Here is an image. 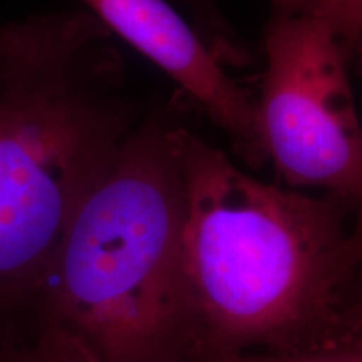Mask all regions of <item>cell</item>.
Returning a JSON list of instances; mask_svg holds the SVG:
<instances>
[{
	"label": "cell",
	"mask_w": 362,
	"mask_h": 362,
	"mask_svg": "<svg viewBox=\"0 0 362 362\" xmlns=\"http://www.w3.org/2000/svg\"><path fill=\"white\" fill-rule=\"evenodd\" d=\"M171 144L185 183L188 362L329 341L354 275L344 202L257 180L178 123Z\"/></svg>",
	"instance_id": "1"
},
{
	"label": "cell",
	"mask_w": 362,
	"mask_h": 362,
	"mask_svg": "<svg viewBox=\"0 0 362 362\" xmlns=\"http://www.w3.org/2000/svg\"><path fill=\"white\" fill-rule=\"evenodd\" d=\"M143 111L86 11L0 25V339L24 327L86 197Z\"/></svg>",
	"instance_id": "2"
},
{
	"label": "cell",
	"mask_w": 362,
	"mask_h": 362,
	"mask_svg": "<svg viewBox=\"0 0 362 362\" xmlns=\"http://www.w3.org/2000/svg\"><path fill=\"white\" fill-rule=\"evenodd\" d=\"M173 124L165 107L141 116L72 218L25 325L64 330L101 362L189 361Z\"/></svg>",
	"instance_id": "3"
},
{
	"label": "cell",
	"mask_w": 362,
	"mask_h": 362,
	"mask_svg": "<svg viewBox=\"0 0 362 362\" xmlns=\"http://www.w3.org/2000/svg\"><path fill=\"white\" fill-rule=\"evenodd\" d=\"M342 44L322 16L272 12L255 107L264 160L287 188L322 189L357 203L362 128Z\"/></svg>",
	"instance_id": "4"
},
{
	"label": "cell",
	"mask_w": 362,
	"mask_h": 362,
	"mask_svg": "<svg viewBox=\"0 0 362 362\" xmlns=\"http://www.w3.org/2000/svg\"><path fill=\"white\" fill-rule=\"evenodd\" d=\"M86 12L165 72L252 166L265 163L257 107L166 0H81Z\"/></svg>",
	"instance_id": "5"
},
{
	"label": "cell",
	"mask_w": 362,
	"mask_h": 362,
	"mask_svg": "<svg viewBox=\"0 0 362 362\" xmlns=\"http://www.w3.org/2000/svg\"><path fill=\"white\" fill-rule=\"evenodd\" d=\"M0 362H101L83 342L51 325H25L0 339Z\"/></svg>",
	"instance_id": "6"
},
{
	"label": "cell",
	"mask_w": 362,
	"mask_h": 362,
	"mask_svg": "<svg viewBox=\"0 0 362 362\" xmlns=\"http://www.w3.org/2000/svg\"><path fill=\"white\" fill-rule=\"evenodd\" d=\"M216 362H362V336L332 337L293 352H245Z\"/></svg>",
	"instance_id": "7"
},
{
	"label": "cell",
	"mask_w": 362,
	"mask_h": 362,
	"mask_svg": "<svg viewBox=\"0 0 362 362\" xmlns=\"http://www.w3.org/2000/svg\"><path fill=\"white\" fill-rule=\"evenodd\" d=\"M275 13H312L322 16L334 24L342 0H270Z\"/></svg>",
	"instance_id": "8"
},
{
	"label": "cell",
	"mask_w": 362,
	"mask_h": 362,
	"mask_svg": "<svg viewBox=\"0 0 362 362\" xmlns=\"http://www.w3.org/2000/svg\"><path fill=\"white\" fill-rule=\"evenodd\" d=\"M337 33L344 42H352L362 37V0H342L336 19Z\"/></svg>",
	"instance_id": "9"
},
{
	"label": "cell",
	"mask_w": 362,
	"mask_h": 362,
	"mask_svg": "<svg viewBox=\"0 0 362 362\" xmlns=\"http://www.w3.org/2000/svg\"><path fill=\"white\" fill-rule=\"evenodd\" d=\"M187 2L188 6L193 8L194 16L200 21V24H203L202 27L206 25V29L210 30V33H214L216 37H223V34H228L223 22H221L218 7H216V2H218V0H187ZM223 40L226 45H228V40L225 37ZM228 47H233V45L230 44Z\"/></svg>",
	"instance_id": "10"
},
{
	"label": "cell",
	"mask_w": 362,
	"mask_h": 362,
	"mask_svg": "<svg viewBox=\"0 0 362 362\" xmlns=\"http://www.w3.org/2000/svg\"><path fill=\"white\" fill-rule=\"evenodd\" d=\"M349 253H351L352 270L356 272L362 265V188H361L359 200H357L356 225L349 237Z\"/></svg>",
	"instance_id": "11"
},
{
	"label": "cell",
	"mask_w": 362,
	"mask_h": 362,
	"mask_svg": "<svg viewBox=\"0 0 362 362\" xmlns=\"http://www.w3.org/2000/svg\"><path fill=\"white\" fill-rule=\"evenodd\" d=\"M349 334L351 336H362V312L354 315V319L349 322Z\"/></svg>",
	"instance_id": "12"
}]
</instances>
